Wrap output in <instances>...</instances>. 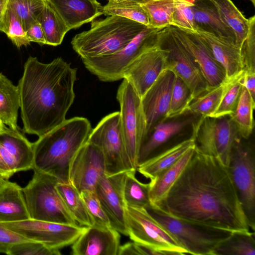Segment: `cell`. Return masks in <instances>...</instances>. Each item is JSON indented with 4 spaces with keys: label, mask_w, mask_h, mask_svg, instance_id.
Listing matches in <instances>:
<instances>
[{
    "label": "cell",
    "mask_w": 255,
    "mask_h": 255,
    "mask_svg": "<svg viewBox=\"0 0 255 255\" xmlns=\"http://www.w3.org/2000/svg\"><path fill=\"white\" fill-rule=\"evenodd\" d=\"M159 44L168 51L165 69L173 72L188 87L192 100L208 91L200 69L191 56L172 34L169 26L157 32Z\"/></svg>",
    "instance_id": "14"
},
{
    "label": "cell",
    "mask_w": 255,
    "mask_h": 255,
    "mask_svg": "<svg viewBox=\"0 0 255 255\" xmlns=\"http://www.w3.org/2000/svg\"><path fill=\"white\" fill-rule=\"evenodd\" d=\"M216 6L223 22L233 31L241 49L249 29V20L231 0H211Z\"/></svg>",
    "instance_id": "30"
},
{
    "label": "cell",
    "mask_w": 255,
    "mask_h": 255,
    "mask_svg": "<svg viewBox=\"0 0 255 255\" xmlns=\"http://www.w3.org/2000/svg\"><path fill=\"white\" fill-rule=\"evenodd\" d=\"M136 170L126 173L123 193L126 205L132 208L146 209L151 204L149 196V183H143L135 177Z\"/></svg>",
    "instance_id": "35"
},
{
    "label": "cell",
    "mask_w": 255,
    "mask_h": 255,
    "mask_svg": "<svg viewBox=\"0 0 255 255\" xmlns=\"http://www.w3.org/2000/svg\"><path fill=\"white\" fill-rule=\"evenodd\" d=\"M7 0H0V20L6 7Z\"/></svg>",
    "instance_id": "53"
},
{
    "label": "cell",
    "mask_w": 255,
    "mask_h": 255,
    "mask_svg": "<svg viewBox=\"0 0 255 255\" xmlns=\"http://www.w3.org/2000/svg\"><path fill=\"white\" fill-rule=\"evenodd\" d=\"M194 145V139L191 135L139 165L137 170L146 178L153 179L177 162Z\"/></svg>",
    "instance_id": "28"
},
{
    "label": "cell",
    "mask_w": 255,
    "mask_h": 255,
    "mask_svg": "<svg viewBox=\"0 0 255 255\" xmlns=\"http://www.w3.org/2000/svg\"><path fill=\"white\" fill-rule=\"evenodd\" d=\"M29 241L0 223V253L7 255L13 245Z\"/></svg>",
    "instance_id": "47"
},
{
    "label": "cell",
    "mask_w": 255,
    "mask_h": 255,
    "mask_svg": "<svg viewBox=\"0 0 255 255\" xmlns=\"http://www.w3.org/2000/svg\"><path fill=\"white\" fill-rule=\"evenodd\" d=\"M0 156L12 173H16V165L14 158L0 144Z\"/></svg>",
    "instance_id": "50"
},
{
    "label": "cell",
    "mask_w": 255,
    "mask_h": 255,
    "mask_svg": "<svg viewBox=\"0 0 255 255\" xmlns=\"http://www.w3.org/2000/svg\"><path fill=\"white\" fill-rule=\"evenodd\" d=\"M105 174V162L102 151L87 141L70 162L68 182L80 194L84 191H94L98 181Z\"/></svg>",
    "instance_id": "16"
},
{
    "label": "cell",
    "mask_w": 255,
    "mask_h": 255,
    "mask_svg": "<svg viewBox=\"0 0 255 255\" xmlns=\"http://www.w3.org/2000/svg\"><path fill=\"white\" fill-rule=\"evenodd\" d=\"M77 70L61 57L48 63L27 58L17 86L25 133L39 137L66 120L75 97Z\"/></svg>",
    "instance_id": "2"
},
{
    "label": "cell",
    "mask_w": 255,
    "mask_h": 255,
    "mask_svg": "<svg viewBox=\"0 0 255 255\" xmlns=\"http://www.w3.org/2000/svg\"><path fill=\"white\" fill-rule=\"evenodd\" d=\"M192 101L188 87L179 77L175 75L169 108L166 119L177 117L186 113Z\"/></svg>",
    "instance_id": "42"
},
{
    "label": "cell",
    "mask_w": 255,
    "mask_h": 255,
    "mask_svg": "<svg viewBox=\"0 0 255 255\" xmlns=\"http://www.w3.org/2000/svg\"><path fill=\"white\" fill-rule=\"evenodd\" d=\"M46 2V0H7V4L19 18L26 32L37 21Z\"/></svg>",
    "instance_id": "39"
},
{
    "label": "cell",
    "mask_w": 255,
    "mask_h": 255,
    "mask_svg": "<svg viewBox=\"0 0 255 255\" xmlns=\"http://www.w3.org/2000/svg\"><path fill=\"white\" fill-rule=\"evenodd\" d=\"M168 55V50L159 44L156 34L155 40L125 69L123 79L131 84L141 98L165 69Z\"/></svg>",
    "instance_id": "15"
},
{
    "label": "cell",
    "mask_w": 255,
    "mask_h": 255,
    "mask_svg": "<svg viewBox=\"0 0 255 255\" xmlns=\"http://www.w3.org/2000/svg\"><path fill=\"white\" fill-rule=\"evenodd\" d=\"M22 188L30 219L77 225L67 209L56 185V178L37 170Z\"/></svg>",
    "instance_id": "6"
},
{
    "label": "cell",
    "mask_w": 255,
    "mask_h": 255,
    "mask_svg": "<svg viewBox=\"0 0 255 255\" xmlns=\"http://www.w3.org/2000/svg\"><path fill=\"white\" fill-rule=\"evenodd\" d=\"M248 225L255 228V156L254 148L240 137L235 142L227 166Z\"/></svg>",
    "instance_id": "7"
},
{
    "label": "cell",
    "mask_w": 255,
    "mask_h": 255,
    "mask_svg": "<svg viewBox=\"0 0 255 255\" xmlns=\"http://www.w3.org/2000/svg\"></svg>",
    "instance_id": "57"
},
{
    "label": "cell",
    "mask_w": 255,
    "mask_h": 255,
    "mask_svg": "<svg viewBox=\"0 0 255 255\" xmlns=\"http://www.w3.org/2000/svg\"><path fill=\"white\" fill-rule=\"evenodd\" d=\"M248 20L249 29L241 48V56L244 70L255 72V15Z\"/></svg>",
    "instance_id": "44"
},
{
    "label": "cell",
    "mask_w": 255,
    "mask_h": 255,
    "mask_svg": "<svg viewBox=\"0 0 255 255\" xmlns=\"http://www.w3.org/2000/svg\"><path fill=\"white\" fill-rule=\"evenodd\" d=\"M37 21L43 30L46 44L57 46L70 30L55 9L47 1Z\"/></svg>",
    "instance_id": "33"
},
{
    "label": "cell",
    "mask_w": 255,
    "mask_h": 255,
    "mask_svg": "<svg viewBox=\"0 0 255 255\" xmlns=\"http://www.w3.org/2000/svg\"><path fill=\"white\" fill-rule=\"evenodd\" d=\"M59 250L50 249L43 244L29 241L11 246L8 255H60Z\"/></svg>",
    "instance_id": "46"
},
{
    "label": "cell",
    "mask_w": 255,
    "mask_h": 255,
    "mask_svg": "<svg viewBox=\"0 0 255 255\" xmlns=\"http://www.w3.org/2000/svg\"><path fill=\"white\" fill-rule=\"evenodd\" d=\"M195 149L191 146L174 164L164 170L149 183V196L152 205H157L167 196L191 159Z\"/></svg>",
    "instance_id": "27"
},
{
    "label": "cell",
    "mask_w": 255,
    "mask_h": 255,
    "mask_svg": "<svg viewBox=\"0 0 255 255\" xmlns=\"http://www.w3.org/2000/svg\"><path fill=\"white\" fill-rule=\"evenodd\" d=\"M118 255H140L137 244L132 242H128L122 246H120Z\"/></svg>",
    "instance_id": "51"
},
{
    "label": "cell",
    "mask_w": 255,
    "mask_h": 255,
    "mask_svg": "<svg viewBox=\"0 0 255 255\" xmlns=\"http://www.w3.org/2000/svg\"><path fill=\"white\" fill-rule=\"evenodd\" d=\"M86 118L75 117L39 137L33 143L32 169L68 182L69 165L79 150L87 142L92 130Z\"/></svg>",
    "instance_id": "3"
},
{
    "label": "cell",
    "mask_w": 255,
    "mask_h": 255,
    "mask_svg": "<svg viewBox=\"0 0 255 255\" xmlns=\"http://www.w3.org/2000/svg\"><path fill=\"white\" fill-rule=\"evenodd\" d=\"M117 99L120 104V127L128 157L137 170L140 147L145 135V122L141 98L131 84L123 79L119 86Z\"/></svg>",
    "instance_id": "9"
},
{
    "label": "cell",
    "mask_w": 255,
    "mask_h": 255,
    "mask_svg": "<svg viewBox=\"0 0 255 255\" xmlns=\"http://www.w3.org/2000/svg\"><path fill=\"white\" fill-rule=\"evenodd\" d=\"M5 125L0 120V134L3 131Z\"/></svg>",
    "instance_id": "55"
},
{
    "label": "cell",
    "mask_w": 255,
    "mask_h": 255,
    "mask_svg": "<svg viewBox=\"0 0 255 255\" xmlns=\"http://www.w3.org/2000/svg\"><path fill=\"white\" fill-rule=\"evenodd\" d=\"M193 126L196 150L217 158L227 167L233 147L240 137L232 119L229 116L201 117Z\"/></svg>",
    "instance_id": "8"
},
{
    "label": "cell",
    "mask_w": 255,
    "mask_h": 255,
    "mask_svg": "<svg viewBox=\"0 0 255 255\" xmlns=\"http://www.w3.org/2000/svg\"><path fill=\"white\" fill-rule=\"evenodd\" d=\"M196 32L215 59L224 68L227 79L234 78L244 70L241 49L237 45L223 41L206 32Z\"/></svg>",
    "instance_id": "23"
},
{
    "label": "cell",
    "mask_w": 255,
    "mask_h": 255,
    "mask_svg": "<svg viewBox=\"0 0 255 255\" xmlns=\"http://www.w3.org/2000/svg\"><path fill=\"white\" fill-rule=\"evenodd\" d=\"M1 223L30 241L57 250L72 245L87 227L32 219Z\"/></svg>",
    "instance_id": "13"
},
{
    "label": "cell",
    "mask_w": 255,
    "mask_h": 255,
    "mask_svg": "<svg viewBox=\"0 0 255 255\" xmlns=\"http://www.w3.org/2000/svg\"><path fill=\"white\" fill-rule=\"evenodd\" d=\"M126 172L111 175L105 174L98 181L94 192L110 220L111 227L128 236L126 205L123 193Z\"/></svg>",
    "instance_id": "19"
},
{
    "label": "cell",
    "mask_w": 255,
    "mask_h": 255,
    "mask_svg": "<svg viewBox=\"0 0 255 255\" xmlns=\"http://www.w3.org/2000/svg\"><path fill=\"white\" fill-rule=\"evenodd\" d=\"M160 30L146 26L119 51L104 56L82 59L87 69L103 82L123 79L125 69L155 39Z\"/></svg>",
    "instance_id": "12"
},
{
    "label": "cell",
    "mask_w": 255,
    "mask_h": 255,
    "mask_svg": "<svg viewBox=\"0 0 255 255\" xmlns=\"http://www.w3.org/2000/svg\"><path fill=\"white\" fill-rule=\"evenodd\" d=\"M0 144L14 158L17 172L32 169L34 160L33 143L19 130L5 126L0 134Z\"/></svg>",
    "instance_id": "26"
},
{
    "label": "cell",
    "mask_w": 255,
    "mask_h": 255,
    "mask_svg": "<svg viewBox=\"0 0 255 255\" xmlns=\"http://www.w3.org/2000/svg\"><path fill=\"white\" fill-rule=\"evenodd\" d=\"M0 31L5 33L18 48L30 43L21 22L7 3L0 20Z\"/></svg>",
    "instance_id": "40"
},
{
    "label": "cell",
    "mask_w": 255,
    "mask_h": 255,
    "mask_svg": "<svg viewBox=\"0 0 255 255\" xmlns=\"http://www.w3.org/2000/svg\"><path fill=\"white\" fill-rule=\"evenodd\" d=\"M146 210L188 254L213 255L216 248L232 232L176 217L155 205L150 204Z\"/></svg>",
    "instance_id": "5"
},
{
    "label": "cell",
    "mask_w": 255,
    "mask_h": 255,
    "mask_svg": "<svg viewBox=\"0 0 255 255\" xmlns=\"http://www.w3.org/2000/svg\"><path fill=\"white\" fill-rule=\"evenodd\" d=\"M7 180L3 179V178L0 176V189L3 186V185L6 183Z\"/></svg>",
    "instance_id": "54"
},
{
    "label": "cell",
    "mask_w": 255,
    "mask_h": 255,
    "mask_svg": "<svg viewBox=\"0 0 255 255\" xmlns=\"http://www.w3.org/2000/svg\"><path fill=\"white\" fill-rule=\"evenodd\" d=\"M243 85L248 90L252 98L255 100V72L245 70Z\"/></svg>",
    "instance_id": "49"
},
{
    "label": "cell",
    "mask_w": 255,
    "mask_h": 255,
    "mask_svg": "<svg viewBox=\"0 0 255 255\" xmlns=\"http://www.w3.org/2000/svg\"><path fill=\"white\" fill-rule=\"evenodd\" d=\"M120 233L112 227L92 226L72 244L73 255H118Z\"/></svg>",
    "instance_id": "20"
},
{
    "label": "cell",
    "mask_w": 255,
    "mask_h": 255,
    "mask_svg": "<svg viewBox=\"0 0 255 255\" xmlns=\"http://www.w3.org/2000/svg\"><path fill=\"white\" fill-rule=\"evenodd\" d=\"M119 112L104 117L92 129L88 141L102 151L105 162L106 174L114 175L136 170L127 152L120 127Z\"/></svg>",
    "instance_id": "11"
},
{
    "label": "cell",
    "mask_w": 255,
    "mask_h": 255,
    "mask_svg": "<svg viewBox=\"0 0 255 255\" xmlns=\"http://www.w3.org/2000/svg\"><path fill=\"white\" fill-rule=\"evenodd\" d=\"M47 1L69 30L78 28L103 14V6L97 0H48Z\"/></svg>",
    "instance_id": "21"
},
{
    "label": "cell",
    "mask_w": 255,
    "mask_h": 255,
    "mask_svg": "<svg viewBox=\"0 0 255 255\" xmlns=\"http://www.w3.org/2000/svg\"><path fill=\"white\" fill-rule=\"evenodd\" d=\"M192 121L191 119H188L182 121L162 122L155 125L140 147L137 159V167L160 153L161 147Z\"/></svg>",
    "instance_id": "24"
},
{
    "label": "cell",
    "mask_w": 255,
    "mask_h": 255,
    "mask_svg": "<svg viewBox=\"0 0 255 255\" xmlns=\"http://www.w3.org/2000/svg\"><path fill=\"white\" fill-rule=\"evenodd\" d=\"M230 79H227L219 86L211 89L194 99L186 112L212 117L218 109Z\"/></svg>",
    "instance_id": "36"
},
{
    "label": "cell",
    "mask_w": 255,
    "mask_h": 255,
    "mask_svg": "<svg viewBox=\"0 0 255 255\" xmlns=\"http://www.w3.org/2000/svg\"><path fill=\"white\" fill-rule=\"evenodd\" d=\"M26 34L30 42H35L40 45L46 44L43 30L38 21L28 28Z\"/></svg>",
    "instance_id": "48"
},
{
    "label": "cell",
    "mask_w": 255,
    "mask_h": 255,
    "mask_svg": "<svg viewBox=\"0 0 255 255\" xmlns=\"http://www.w3.org/2000/svg\"><path fill=\"white\" fill-rule=\"evenodd\" d=\"M146 26L119 16L94 20L91 28L76 34L71 44L81 59L113 54L126 46Z\"/></svg>",
    "instance_id": "4"
},
{
    "label": "cell",
    "mask_w": 255,
    "mask_h": 255,
    "mask_svg": "<svg viewBox=\"0 0 255 255\" xmlns=\"http://www.w3.org/2000/svg\"><path fill=\"white\" fill-rule=\"evenodd\" d=\"M175 78L173 72L164 69L141 98L145 122L144 139L155 125L166 120Z\"/></svg>",
    "instance_id": "18"
},
{
    "label": "cell",
    "mask_w": 255,
    "mask_h": 255,
    "mask_svg": "<svg viewBox=\"0 0 255 255\" xmlns=\"http://www.w3.org/2000/svg\"><path fill=\"white\" fill-rule=\"evenodd\" d=\"M139 3L148 16L149 27L161 30L171 25L174 0H141Z\"/></svg>",
    "instance_id": "38"
},
{
    "label": "cell",
    "mask_w": 255,
    "mask_h": 255,
    "mask_svg": "<svg viewBox=\"0 0 255 255\" xmlns=\"http://www.w3.org/2000/svg\"><path fill=\"white\" fill-rule=\"evenodd\" d=\"M80 195L93 222V226L111 227L110 220L95 192L84 191L80 193Z\"/></svg>",
    "instance_id": "45"
},
{
    "label": "cell",
    "mask_w": 255,
    "mask_h": 255,
    "mask_svg": "<svg viewBox=\"0 0 255 255\" xmlns=\"http://www.w3.org/2000/svg\"><path fill=\"white\" fill-rule=\"evenodd\" d=\"M192 0H174L171 25L193 32L197 31Z\"/></svg>",
    "instance_id": "43"
},
{
    "label": "cell",
    "mask_w": 255,
    "mask_h": 255,
    "mask_svg": "<svg viewBox=\"0 0 255 255\" xmlns=\"http://www.w3.org/2000/svg\"><path fill=\"white\" fill-rule=\"evenodd\" d=\"M128 236L134 243L163 255H187L176 239L144 208L126 207Z\"/></svg>",
    "instance_id": "10"
},
{
    "label": "cell",
    "mask_w": 255,
    "mask_h": 255,
    "mask_svg": "<svg viewBox=\"0 0 255 255\" xmlns=\"http://www.w3.org/2000/svg\"><path fill=\"white\" fill-rule=\"evenodd\" d=\"M19 108L17 86L0 73V120L9 128L18 129L17 118Z\"/></svg>",
    "instance_id": "29"
},
{
    "label": "cell",
    "mask_w": 255,
    "mask_h": 255,
    "mask_svg": "<svg viewBox=\"0 0 255 255\" xmlns=\"http://www.w3.org/2000/svg\"><path fill=\"white\" fill-rule=\"evenodd\" d=\"M141 0H109L103 6V14L123 17L149 26L147 13L140 4Z\"/></svg>",
    "instance_id": "37"
},
{
    "label": "cell",
    "mask_w": 255,
    "mask_h": 255,
    "mask_svg": "<svg viewBox=\"0 0 255 255\" xmlns=\"http://www.w3.org/2000/svg\"><path fill=\"white\" fill-rule=\"evenodd\" d=\"M254 6H255V0H250Z\"/></svg>",
    "instance_id": "56"
},
{
    "label": "cell",
    "mask_w": 255,
    "mask_h": 255,
    "mask_svg": "<svg viewBox=\"0 0 255 255\" xmlns=\"http://www.w3.org/2000/svg\"><path fill=\"white\" fill-rule=\"evenodd\" d=\"M255 255V232L232 231L215 249L213 255Z\"/></svg>",
    "instance_id": "32"
},
{
    "label": "cell",
    "mask_w": 255,
    "mask_h": 255,
    "mask_svg": "<svg viewBox=\"0 0 255 255\" xmlns=\"http://www.w3.org/2000/svg\"><path fill=\"white\" fill-rule=\"evenodd\" d=\"M255 101L243 85L236 108L229 117L235 123L240 137L248 139L252 133L254 121L253 112Z\"/></svg>",
    "instance_id": "34"
},
{
    "label": "cell",
    "mask_w": 255,
    "mask_h": 255,
    "mask_svg": "<svg viewBox=\"0 0 255 255\" xmlns=\"http://www.w3.org/2000/svg\"><path fill=\"white\" fill-rule=\"evenodd\" d=\"M244 73L245 70L230 79L221 102L212 117L230 116L233 114L241 95Z\"/></svg>",
    "instance_id": "41"
},
{
    "label": "cell",
    "mask_w": 255,
    "mask_h": 255,
    "mask_svg": "<svg viewBox=\"0 0 255 255\" xmlns=\"http://www.w3.org/2000/svg\"></svg>",
    "instance_id": "58"
},
{
    "label": "cell",
    "mask_w": 255,
    "mask_h": 255,
    "mask_svg": "<svg viewBox=\"0 0 255 255\" xmlns=\"http://www.w3.org/2000/svg\"><path fill=\"white\" fill-rule=\"evenodd\" d=\"M172 34L181 44L198 66L209 90L226 80L224 68L214 57L196 32L170 25Z\"/></svg>",
    "instance_id": "17"
},
{
    "label": "cell",
    "mask_w": 255,
    "mask_h": 255,
    "mask_svg": "<svg viewBox=\"0 0 255 255\" xmlns=\"http://www.w3.org/2000/svg\"><path fill=\"white\" fill-rule=\"evenodd\" d=\"M56 188L70 214L80 226L91 227L93 222L80 194L69 182H59Z\"/></svg>",
    "instance_id": "31"
},
{
    "label": "cell",
    "mask_w": 255,
    "mask_h": 255,
    "mask_svg": "<svg viewBox=\"0 0 255 255\" xmlns=\"http://www.w3.org/2000/svg\"><path fill=\"white\" fill-rule=\"evenodd\" d=\"M13 175L0 156V176L8 180Z\"/></svg>",
    "instance_id": "52"
},
{
    "label": "cell",
    "mask_w": 255,
    "mask_h": 255,
    "mask_svg": "<svg viewBox=\"0 0 255 255\" xmlns=\"http://www.w3.org/2000/svg\"><path fill=\"white\" fill-rule=\"evenodd\" d=\"M155 205L185 220L231 231L250 230L227 167L196 149L167 196Z\"/></svg>",
    "instance_id": "1"
},
{
    "label": "cell",
    "mask_w": 255,
    "mask_h": 255,
    "mask_svg": "<svg viewBox=\"0 0 255 255\" xmlns=\"http://www.w3.org/2000/svg\"><path fill=\"white\" fill-rule=\"evenodd\" d=\"M192 1L197 31L212 34L223 41L237 45L235 34L222 20L216 6L211 0Z\"/></svg>",
    "instance_id": "22"
},
{
    "label": "cell",
    "mask_w": 255,
    "mask_h": 255,
    "mask_svg": "<svg viewBox=\"0 0 255 255\" xmlns=\"http://www.w3.org/2000/svg\"><path fill=\"white\" fill-rule=\"evenodd\" d=\"M30 219L22 188L7 180L0 189V223Z\"/></svg>",
    "instance_id": "25"
}]
</instances>
